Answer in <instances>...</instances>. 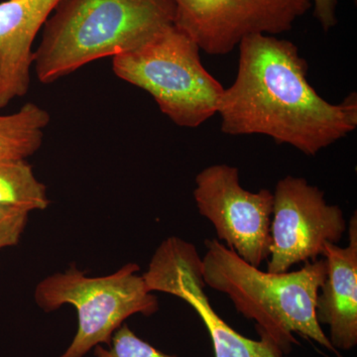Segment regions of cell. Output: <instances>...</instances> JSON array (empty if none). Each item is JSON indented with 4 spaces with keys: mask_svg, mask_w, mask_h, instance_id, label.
<instances>
[{
    "mask_svg": "<svg viewBox=\"0 0 357 357\" xmlns=\"http://www.w3.org/2000/svg\"><path fill=\"white\" fill-rule=\"evenodd\" d=\"M349 245L326 243L323 256L326 274L316 302L319 325L330 326L331 344L351 351L357 344V215H351Z\"/></svg>",
    "mask_w": 357,
    "mask_h": 357,
    "instance_id": "8fae6325",
    "label": "cell"
},
{
    "mask_svg": "<svg viewBox=\"0 0 357 357\" xmlns=\"http://www.w3.org/2000/svg\"><path fill=\"white\" fill-rule=\"evenodd\" d=\"M29 213L21 208L0 206V249L20 243Z\"/></svg>",
    "mask_w": 357,
    "mask_h": 357,
    "instance_id": "9a60e30c",
    "label": "cell"
},
{
    "mask_svg": "<svg viewBox=\"0 0 357 357\" xmlns=\"http://www.w3.org/2000/svg\"><path fill=\"white\" fill-rule=\"evenodd\" d=\"M270 225L267 272L284 273L323 255L326 243H340L347 230L344 211L306 178L287 176L277 183Z\"/></svg>",
    "mask_w": 357,
    "mask_h": 357,
    "instance_id": "8992f818",
    "label": "cell"
},
{
    "mask_svg": "<svg viewBox=\"0 0 357 357\" xmlns=\"http://www.w3.org/2000/svg\"><path fill=\"white\" fill-rule=\"evenodd\" d=\"M199 45L175 25L136 50L112 58L122 81L147 91L181 128H196L218 114L225 88L202 64Z\"/></svg>",
    "mask_w": 357,
    "mask_h": 357,
    "instance_id": "277c9868",
    "label": "cell"
},
{
    "mask_svg": "<svg viewBox=\"0 0 357 357\" xmlns=\"http://www.w3.org/2000/svg\"><path fill=\"white\" fill-rule=\"evenodd\" d=\"M194 198L201 215L213 223L218 241L252 266L269 259L273 192L243 189L238 169L220 164L198 174Z\"/></svg>",
    "mask_w": 357,
    "mask_h": 357,
    "instance_id": "52a82bcc",
    "label": "cell"
},
{
    "mask_svg": "<svg viewBox=\"0 0 357 357\" xmlns=\"http://www.w3.org/2000/svg\"><path fill=\"white\" fill-rule=\"evenodd\" d=\"M63 0L0 2V109L27 95L33 43Z\"/></svg>",
    "mask_w": 357,
    "mask_h": 357,
    "instance_id": "30bf717a",
    "label": "cell"
},
{
    "mask_svg": "<svg viewBox=\"0 0 357 357\" xmlns=\"http://www.w3.org/2000/svg\"><path fill=\"white\" fill-rule=\"evenodd\" d=\"M238 48L236 81L218 102L223 133L261 134L314 156L356 128V93L338 105L324 100L293 42L253 34Z\"/></svg>",
    "mask_w": 357,
    "mask_h": 357,
    "instance_id": "6da1fadb",
    "label": "cell"
},
{
    "mask_svg": "<svg viewBox=\"0 0 357 357\" xmlns=\"http://www.w3.org/2000/svg\"><path fill=\"white\" fill-rule=\"evenodd\" d=\"M51 121L46 109L27 102L15 114L0 115V160L27 159L43 144Z\"/></svg>",
    "mask_w": 357,
    "mask_h": 357,
    "instance_id": "7c38bea8",
    "label": "cell"
},
{
    "mask_svg": "<svg viewBox=\"0 0 357 357\" xmlns=\"http://www.w3.org/2000/svg\"><path fill=\"white\" fill-rule=\"evenodd\" d=\"M150 292H163L184 300L210 333L215 357H286L271 337L259 333L253 340L236 332L213 309L204 292L202 258L194 244L173 237L155 251L143 274Z\"/></svg>",
    "mask_w": 357,
    "mask_h": 357,
    "instance_id": "9c48e42d",
    "label": "cell"
},
{
    "mask_svg": "<svg viewBox=\"0 0 357 357\" xmlns=\"http://www.w3.org/2000/svg\"><path fill=\"white\" fill-rule=\"evenodd\" d=\"M174 0H63L43 27L33 66L52 84L100 59L136 50L175 22Z\"/></svg>",
    "mask_w": 357,
    "mask_h": 357,
    "instance_id": "7a4b0ae2",
    "label": "cell"
},
{
    "mask_svg": "<svg viewBox=\"0 0 357 357\" xmlns=\"http://www.w3.org/2000/svg\"><path fill=\"white\" fill-rule=\"evenodd\" d=\"M206 248L204 283L229 296L237 312L255 321L258 333L271 337L285 354L298 344V333L338 356L316 317L326 259L305 262L298 271L270 273L244 261L218 239H206Z\"/></svg>",
    "mask_w": 357,
    "mask_h": 357,
    "instance_id": "3957f363",
    "label": "cell"
},
{
    "mask_svg": "<svg viewBox=\"0 0 357 357\" xmlns=\"http://www.w3.org/2000/svg\"><path fill=\"white\" fill-rule=\"evenodd\" d=\"M49 204L46 187L36 178L27 159L0 160V206L31 213L45 210Z\"/></svg>",
    "mask_w": 357,
    "mask_h": 357,
    "instance_id": "4fadbf2b",
    "label": "cell"
},
{
    "mask_svg": "<svg viewBox=\"0 0 357 357\" xmlns=\"http://www.w3.org/2000/svg\"><path fill=\"white\" fill-rule=\"evenodd\" d=\"M174 25L187 33L204 53L227 55L253 34L292 30L312 8V0H174Z\"/></svg>",
    "mask_w": 357,
    "mask_h": 357,
    "instance_id": "ba28073f",
    "label": "cell"
},
{
    "mask_svg": "<svg viewBox=\"0 0 357 357\" xmlns=\"http://www.w3.org/2000/svg\"><path fill=\"white\" fill-rule=\"evenodd\" d=\"M140 267L128 263L114 273L88 277L72 264L67 271L43 279L34 299L44 312L72 305L77 312V330L59 357H84L112 335L126 319L136 314L151 316L159 309L158 298L148 291Z\"/></svg>",
    "mask_w": 357,
    "mask_h": 357,
    "instance_id": "5b68a950",
    "label": "cell"
},
{
    "mask_svg": "<svg viewBox=\"0 0 357 357\" xmlns=\"http://www.w3.org/2000/svg\"><path fill=\"white\" fill-rule=\"evenodd\" d=\"M314 16L328 32L337 23V8L338 0H312Z\"/></svg>",
    "mask_w": 357,
    "mask_h": 357,
    "instance_id": "2e32d148",
    "label": "cell"
},
{
    "mask_svg": "<svg viewBox=\"0 0 357 357\" xmlns=\"http://www.w3.org/2000/svg\"><path fill=\"white\" fill-rule=\"evenodd\" d=\"M109 345V349L96 347V357H171L141 340L126 324L115 331Z\"/></svg>",
    "mask_w": 357,
    "mask_h": 357,
    "instance_id": "5bb4252c",
    "label": "cell"
}]
</instances>
